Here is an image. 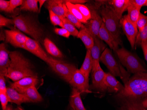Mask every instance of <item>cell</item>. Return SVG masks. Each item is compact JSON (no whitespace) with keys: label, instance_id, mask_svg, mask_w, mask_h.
<instances>
[{"label":"cell","instance_id":"6da1fadb","mask_svg":"<svg viewBox=\"0 0 147 110\" xmlns=\"http://www.w3.org/2000/svg\"><path fill=\"white\" fill-rule=\"evenodd\" d=\"M116 97L126 101H140L147 98V72L139 73L129 78Z\"/></svg>","mask_w":147,"mask_h":110},{"label":"cell","instance_id":"7a4b0ae2","mask_svg":"<svg viewBox=\"0 0 147 110\" xmlns=\"http://www.w3.org/2000/svg\"><path fill=\"white\" fill-rule=\"evenodd\" d=\"M9 57L10 63L6 77L14 82L27 77L38 78L30 61L21 53L16 51L10 52Z\"/></svg>","mask_w":147,"mask_h":110},{"label":"cell","instance_id":"3957f363","mask_svg":"<svg viewBox=\"0 0 147 110\" xmlns=\"http://www.w3.org/2000/svg\"><path fill=\"white\" fill-rule=\"evenodd\" d=\"M13 24L19 30L40 42L43 37V31L37 22L28 16L20 15L13 19Z\"/></svg>","mask_w":147,"mask_h":110},{"label":"cell","instance_id":"277c9868","mask_svg":"<svg viewBox=\"0 0 147 110\" xmlns=\"http://www.w3.org/2000/svg\"><path fill=\"white\" fill-rule=\"evenodd\" d=\"M103 23L106 29L110 33L116 43L119 45L122 40L119 20L118 19L110 6H103L100 10Z\"/></svg>","mask_w":147,"mask_h":110},{"label":"cell","instance_id":"5b68a950","mask_svg":"<svg viewBox=\"0 0 147 110\" xmlns=\"http://www.w3.org/2000/svg\"><path fill=\"white\" fill-rule=\"evenodd\" d=\"M100 61L108 68L110 73L115 77H119L124 84H126L130 78V73L126 72L116 60L111 50L106 48L100 58Z\"/></svg>","mask_w":147,"mask_h":110},{"label":"cell","instance_id":"8992f818","mask_svg":"<svg viewBox=\"0 0 147 110\" xmlns=\"http://www.w3.org/2000/svg\"><path fill=\"white\" fill-rule=\"evenodd\" d=\"M115 52L121 64L126 68L129 73L135 74L139 73L147 72V70L139 60L123 47L119 49Z\"/></svg>","mask_w":147,"mask_h":110},{"label":"cell","instance_id":"52a82bcc","mask_svg":"<svg viewBox=\"0 0 147 110\" xmlns=\"http://www.w3.org/2000/svg\"><path fill=\"white\" fill-rule=\"evenodd\" d=\"M49 67L58 75L67 82H69L74 74L77 70L73 64L58 60L49 57L47 62Z\"/></svg>","mask_w":147,"mask_h":110},{"label":"cell","instance_id":"ba28073f","mask_svg":"<svg viewBox=\"0 0 147 110\" xmlns=\"http://www.w3.org/2000/svg\"><path fill=\"white\" fill-rule=\"evenodd\" d=\"M119 24L128 40L132 49L135 45L136 38L138 34V27L132 23L127 15L124 16L119 20Z\"/></svg>","mask_w":147,"mask_h":110},{"label":"cell","instance_id":"9c48e42d","mask_svg":"<svg viewBox=\"0 0 147 110\" xmlns=\"http://www.w3.org/2000/svg\"><path fill=\"white\" fill-rule=\"evenodd\" d=\"M69 84L76 88L80 93H89V77L83 73L80 69H77L74 74Z\"/></svg>","mask_w":147,"mask_h":110},{"label":"cell","instance_id":"30bf717a","mask_svg":"<svg viewBox=\"0 0 147 110\" xmlns=\"http://www.w3.org/2000/svg\"><path fill=\"white\" fill-rule=\"evenodd\" d=\"M6 42L16 48L24 49L28 37L20 30L12 29L5 30Z\"/></svg>","mask_w":147,"mask_h":110},{"label":"cell","instance_id":"8fae6325","mask_svg":"<svg viewBox=\"0 0 147 110\" xmlns=\"http://www.w3.org/2000/svg\"><path fill=\"white\" fill-rule=\"evenodd\" d=\"M24 49L29 51L47 63L49 57L41 47L39 42L28 37Z\"/></svg>","mask_w":147,"mask_h":110},{"label":"cell","instance_id":"7c38bea8","mask_svg":"<svg viewBox=\"0 0 147 110\" xmlns=\"http://www.w3.org/2000/svg\"><path fill=\"white\" fill-rule=\"evenodd\" d=\"M105 74L106 73L102 70L99 63L96 69L92 72V88L102 92L107 90V88L105 84Z\"/></svg>","mask_w":147,"mask_h":110},{"label":"cell","instance_id":"4fadbf2b","mask_svg":"<svg viewBox=\"0 0 147 110\" xmlns=\"http://www.w3.org/2000/svg\"><path fill=\"white\" fill-rule=\"evenodd\" d=\"M94 43L90 50L92 60V72L96 69L100 63V58L106 47V45L98 37H94Z\"/></svg>","mask_w":147,"mask_h":110},{"label":"cell","instance_id":"5bb4252c","mask_svg":"<svg viewBox=\"0 0 147 110\" xmlns=\"http://www.w3.org/2000/svg\"><path fill=\"white\" fill-rule=\"evenodd\" d=\"M39 83L38 78L27 77L11 84V86L18 92L23 94L25 91L32 86H36Z\"/></svg>","mask_w":147,"mask_h":110},{"label":"cell","instance_id":"9a60e30c","mask_svg":"<svg viewBox=\"0 0 147 110\" xmlns=\"http://www.w3.org/2000/svg\"><path fill=\"white\" fill-rule=\"evenodd\" d=\"M91 19L86 27L90 32L93 38L98 37L99 30L103 24L102 17L95 9H92L90 10Z\"/></svg>","mask_w":147,"mask_h":110},{"label":"cell","instance_id":"2e32d148","mask_svg":"<svg viewBox=\"0 0 147 110\" xmlns=\"http://www.w3.org/2000/svg\"><path fill=\"white\" fill-rule=\"evenodd\" d=\"M10 52L5 43L0 45V74L6 76L8 69L10 63Z\"/></svg>","mask_w":147,"mask_h":110},{"label":"cell","instance_id":"e0dca14e","mask_svg":"<svg viewBox=\"0 0 147 110\" xmlns=\"http://www.w3.org/2000/svg\"><path fill=\"white\" fill-rule=\"evenodd\" d=\"M105 84L107 88V90L110 92L119 93L124 88V86H123L117 80L115 77L110 72L106 73Z\"/></svg>","mask_w":147,"mask_h":110},{"label":"cell","instance_id":"ac0fdd59","mask_svg":"<svg viewBox=\"0 0 147 110\" xmlns=\"http://www.w3.org/2000/svg\"><path fill=\"white\" fill-rule=\"evenodd\" d=\"M109 3L119 20L123 17V13L127 10L130 4L129 0H112L109 1Z\"/></svg>","mask_w":147,"mask_h":110},{"label":"cell","instance_id":"d6986e66","mask_svg":"<svg viewBox=\"0 0 147 110\" xmlns=\"http://www.w3.org/2000/svg\"><path fill=\"white\" fill-rule=\"evenodd\" d=\"M98 37L100 39L105 42L109 45L111 49L115 52L119 49V45L116 43L110 33L106 29L103 23L99 30Z\"/></svg>","mask_w":147,"mask_h":110},{"label":"cell","instance_id":"ffe728a7","mask_svg":"<svg viewBox=\"0 0 147 110\" xmlns=\"http://www.w3.org/2000/svg\"><path fill=\"white\" fill-rule=\"evenodd\" d=\"M64 3V1L49 0L47 2L46 7L49 11H53L62 19L66 18L63 6Z\"/></svg>","mask_w":147,"mask_h":110},{"label":"cell","instance_id":"44dd1931","mask_svg":"<svg viewBox=\"0 0 147 110\" xmlns=\"http://www.w3.org/2000/svg\"><path fill=\"white\" fill-rule=\"evenodd\" d=\"M7 94L9 102L20 105L24 103H29L28 100L24 94H21L11 87L7 88Z\"/></svg>","mask_w":147,"mask_h":110},{"label":"cell","instance_id":"7402d4cb","mask_svg":"<svg viewBox=\"0 0 147 110\" xmlns=\"http://www.w3.org/2000/svg\"><path fill=\"white\" fill-rule=\"evenodd\" d=\"M77 37L81 40L87 50L91 49L93 47L94 43V38L86 26L80 30Z\"/></svg>","mask_w":147,"mask_h":110},{"label":"cell","instance_id":"603a6c76","mask_svg":"<svg viewBox=\"0 0 147 110\" xmlns=\"http://www.w3.org/2000/svg\"><path fill=\"white\" fill-rule=\"evenodd\" d=\"M80 94L77 89L73 88L70 99V105L73 110H86Z\"/></svg>","mask_w":147,"mask_h":110},{"label":"cell","instance_id":"cb8c5ba5","mask_svg":"<svg viewBox=\"0 0 147 110\" xmlns=\"http://www.w3.org/2000/svg\"><path fill=\"white\" fill-rule=\"evenodd\" d=\"M23 94L28 99L29 103H38L42 101L43 98L35 86H32L26 90Z\"/></svg>","mask_w":147,"mask_h":110},{"label":"cell","instance_id":"d4e9b609","mask_svg":"<svg viewBox=\"0 0 147 110\" xmlns=\"http://www.w3.org/2000/svg\"><path fill=\"white\" fill-rule=\"evenodd\" d=\"M44 45L47 52L53 57L57 58H62L63 57L62 52L56 45L48 38L45 39Z\"/></svg>","mask_w":147,"mask_h":110},{"label":"cell","instance_id":"484cf974","mask_svg":"<svg viewBox=\"0 0 147 110\" xmlns=\"http://www.w3.org/2000/svg\"><path fill=\"white\" fill-rule=\"evenodd\" d=\"M92 60L90 50L87 49L85 59L81 67L80 68V70L87 77H89L91 71H92Z\"/></svg>","mask_w":147,"mask_h":110},{"label":"cell","instance_id":"4316f807","mask_svg":"<svg viewBox=\"0 0 147 110\" xmlns=\"http://www.w3.org/2000/svg\"><path fill=\"white\" fill-rule=\"evenodd\" d=\"M127 10L128 11L127 16L132 21V23L137 27V22H138L139 16L141 13L140 12L141 9L137 8L134 5L130 4L128 7Z\"/></svg>","mask_w":147,"mask_h":110},{"label":"cell","instance_id":"83f0119b","mask_svg":"<svg viewBox=\"0 0 147 110\" xmlns=\"http://www.w3.org/2000/svg\"><path fill=\"white\" fill-rule=\"evenodd\" d=\"M38 0H25L23 1L20 9L23 10L29 11L34 12L39 11L38 7Z\"/></svg>","mask_w":147,"mask_h":110},{"label":"cell","instance_id":"f1b7e54d","mask_svg":"<svg viewBox=\"0 0 147 110\" xmlns=\"http://www.w3.org/2000/svg\"><path fill=\"white\" fill-rule=\"evenodd\" d=\"M63 6H64V10H65V15L66 18L70 22H71L75 26L76 28L81 29L85 26L83 25L82 23L80 22L76 16H74L69 11V10L67 9V7L66 6L65 2L64 3Z\"/></svg>","mask_w":147,"mask_h":110},{"label":"cell","instance_id":"f546056e","mask_svg":"<svg viewBox=\"0 0 147 110\" xmlns=\"http://www.w3.org/2000/svg\"><path fill=\"white\" fill-rule=\"evenodd\" d=\"M65 1L66 6L67 7V9L69 10V11L74 16H76L80 22L82 24H87L88 22L85 20L84 17H83L81 13L79 11L76 7L75 5L71 4L69 2H66Z\"/></svg>","mask_w":147,"mask_h":110},{"label":"cell","instance_id":"4dcf8cb0","mask_svg":"<svg viewBox=\"0 0 147 110\" xmlns=\"http://www.w3.org/2000/svg\"><path fill=\"white\" fill-rule=\"evenodd\" d=\"M122 110H145L140 101H126Z\"/></svg>","mask_w":147,"mask_h":110},{"label":"cell","instance_id":"1f68e13d","mask_svg":"<svg viewBox=\"0 0 147 110\" xmlns=\"http://www.w3.org/2000/svg\"><path fill=\"white\" fill-rule=\"evenodd\" d=\"M61 20L63 24V28L67 30L72 36L77 37L79 31L77 29L76 27L67 18H63Z\"/></svg>","mask_w":147,"mask_h":110},{"label":"cell","instance_id":"d6a6232c","mask_svg":"<svg viewBox=\"0 0 147 110\" xmlns=\"http://www.w3.org/2000/svg\"><path fill=\"white\" fill-rule=\"evenodd\" d=\"M75 5L79 10L80 12L81 13L85 20L87 22L88 21H90V19H91V13L90 10L89 9V8L82 4H76V5Z\"/></svg>","mask_w":147,"mask_h":110},{"label":"cell","instance_id":"836d02e7","mask_svg":"<svg viewBox=\"0 0 147 110\" xmlns=\"http://www.w3.org/2000/svg\"><path fill=\"white\" fill-rule=\"evenodd\" d=\"M49 11L51 23L53 25L59 26L61 28H63V24L61 19L51 11Z\"/></svg>","mask_w":147,"mask_h":110},{"label":"cell","instance_id":"e575fe53","mask_svg":"<svg viewBox=\"0 0 147 110\" xmlns=\"http://www.w3.org/2000/svg\"><path fill=\"white\" fill-rule=\"evenodd\" d=\"M147 24V16L140 13L137 24L138 33L142 31Z\"/></svg>","mask_w":147,"mask_h":110},{"label":"cell","instance_id":"d590c367","mask_svg":"<svg viewBox=\"0 0 147 110\" xmlns=\"http://www.w3.org/2000/svg\"><path fill=\"white\" fill-rule=\"evenodd\" d=\"M147 38V24L144 28L142 32L138 33L136 38L135 45L136 47L137 46L141 45L143 40H145Z\"/></svg>","mask_w":147,"mask_h":110},{"label":"cell","instance_id":"8d00e7d4","mask_svg":"<svg viewBox=\"0 0 147 110\" xmlns=\"http://www.w3.org/2000/svg\"><path fill=\"white\" fill-rule=\"evenodd\" d=\"M0 101L1 103L2 110H5L7 107L8 105V102H9L7 92L0 91Z\"/></svg>","mask_w":147,"mask_h":110},{"label":"cell","instance_id":"74e56055","mask_svg":"<svg viewBox=\"0 0 147 110\" xmlns=\"http://www.w3.org/2000/svg\"><path fill=\"white\" fill-rule=\"evenodd\" d=\"M10 1L9 13L13 12L15 9L19 6L22 5L24 1L23 0H10Z\"/></svg>","mask_w":147,"mask_h":110},{"label":"cell","instance_id":"f35d334b","mask_svg":"<svg viewBox=\"0 0 147 110\" xmlns=\"http://www.w3.org/2000/svg\"><path fill=\"white\" fill-rule=\"evenodd\" d=\"M54 31L56 34L58 35L62 36L64 38H69L71 35L69 32L64 28H56L54 30Z\"/></svg>","mask_w":147,"mask_h":110},{"label":"cell","instance_id":"ab89813d","mask_svg":"<svg viewBox=\"0 0 147 110\" xmlns=\"http://www.w3.org/2000/svg\"><path fill=\"white\" fill-rule=\"evenodd\" d=\"M129 2L130 4L141 9L143 6L146 5L147 0H129Z\"/></svg>","mask_w":147,"mask_h":110},{"label":"cell","instance_id":"60d3db41","mask_svg":"<svg viewBox=\"0 0 147 110\" xmlns=\"http://www.w3.org/2000/svg\"><path fill=\"white\" fill-rule=\"evenodd\" d=\"M10 1L5 0L0 1V9L2 11L9 13Z\"/></svg>","mask_w":147,"mask_h":110},{"label":"cell","instance_id":"b9f144b4","mask_svg":"<svg viewBox=\"0 0 147 110\" xmlns=\"http://www.w3.org/2000/svg\"><path fill=\"white\" fill-rule=\"evenodd\" d=\"M10 24H13V20L8 19L1 15L0 16V26H6Z\"/></svg>","mask_w":147,"mask_h":110},{"label":"cell","instance_id":"7bdbcfd3","mask_svg":"<svg viewBox=\"0 0 147 110\" xmlns=\"http://www.w3.org/2000/svg\"><path fill=\"white\" fill-rule=\"evenodd\" d=\"M5 75L0 74V91L7 92V88L6 86Z\"/></svg>","mask_w":147,"mask_h":110},{"label":"cell","instance_id":"ee69618b","mask_svg":"<svg viewBox=\"0 0 147 110\" xmlns=\"http://www.w3.org/2000/svg\"><path fill=\"white\" fill-rule=\"evenodd\" d=\"M141 46L142 49L144 58L147 62V39L143 40L141 44Z\"/></svg>","mask_w":147,"mask_h":110},{"label":"cell","instance_id":"f6af8a7d","mask_svg":"<svg viewBox=\"0 0 147 110\" xmlns=\"http://www.w3.org/2000/svg\"><path fill=\"white\" fill-rule=\"evenodd\" d=\"M66 2H69L74 5L76 4H82V3H85L86 2V1H83V0H69V1H65Z\"/></svg>","mask_w":147,"mask_h":110},{"label":"cell","instance_id":"bcb514c9","mask_svg":"<svg viewBox=\"0 0 147 110\" xmlns=\"http://www.w3.org/2000/svg\"><path fill=\"white\" fill-rule=\"evenodd\" d=\"M142 105L144 108H147V98L142 101Z\"/></svg>","mask_w":147,"mask_h":110},{"label":"cell","instance_id":"7dc6e473","mask_svg":"<svg viewBox=\"0 0 147 110\" xmlns=\"http://www.w3.org/2000/svg\"><path fill=\"white\" fill-rule=\"evenodd\" d=\"M45 1H38V2L40 4V10L41 9V8L42 6V5H43Z\"/></svg>","mask_w":147,"mask_h":110},{"label":"cell","instance_id":"c3c4849f","mask_svg":"<svg viewBox=\"0 0 147 110\" xmlns=\"http://www.w3.org/2000/svg\"><path fill=\"white\" fill-rule=\"evenodd\" d=\"M5 110H14L13 109V107L11 105H8L7 107L6 108Z\"/></svg>","mask_w":147,"mask_h":110},{"label":"cell","instance_id":"681fc988","mask_svg":"<svg viewBox=\"0 0 147 110\" xmlns=\"http://www.w3.org/2000/svg\"><path fill=\"white\" fill-rule=\"evenodd\" d=\"M14 110H25L23 108V107H21L20 106H18L16 108H15L14 109Z\"/></svg>","mask_w":147,"mask_h":110},{"label":"cell","instance_id":"f907efd6","mask_svg":"<svg viewBox=\"0 0 147 110\" xmlns=\"http://www.w3.org/2000/svg\"><path fill=\"white\" fill-rule=\"evenodd\" d=\"M146 6H147V2H146V5H145Z\"/></svg>","mask_w":147,"mask_h":110},{"label":"cell","instance_id":"816d5d0a","mask_svg":"<svg viewBox=\"0 0 147 110\" xmlns=\"http://www.w3.org/2000/svg\"></svg>","mask_w":147,"mask_h":110}]
</instances>
